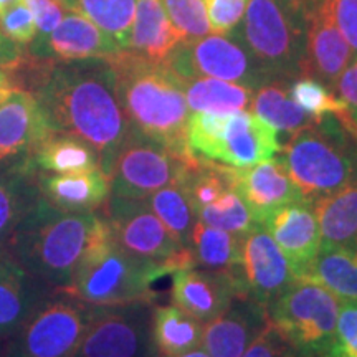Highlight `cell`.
I'll list each match as a JSON object with an SVG mask.
<instances>
[{"mask_svg":"<svg viewBox=\"0 0 357 357\" xmlns=\"http://www.w3.org/2000/svg\"><path fill=\"white\" fill-rule=\"evenodd\" d=\"M12 71L19 73L13 77L17 88L37 98L52 131L88 142L109 177L114 155L131 129L109 61H48L25 55Z\"/></svg>","mask_w":357,"mask_h":357,"instance_id":"obj_1","label":"cell"},{"mask_svg":"<svg viewBox=\"0 0 357 357\" xmlns=\"http://www.w3.org/2000/svg\"><path fill=\"white\" fill-rule=\"evenodd\" d=\"M129 126L184 158H195L187 142V106L182 79L166 63L129 50L108 58Z\"/></svg>","mask_w":357,"mask_h":357,"instance_id":"obj_2","label":"cell"},{"mask_svg":"<svg viewBox=\"0 0 357 357\" xmlns=\"http://www.w3.org/2000/svg\"><path fill=\"white\" fill-rule=\"evenodd\" d=\"M102 217V211H61L40 195L13 231L8 255L47 287L61 291Z\"/></svg>","mask_w":357,"mask_h":357,"instance_id":"obj_3","label":"cell"},{"mask_svg":"<svg viewBox=\"0 0 357 357\" xmlns=\"http://www.w3.org/2000/svg\"><path fill=\"white\" fill-rule=\"evenodd\" d=\"M172 273L171 266L142 260L126 252L116 242L108 220L102 217L61 293L91 306L154 300L155 294L151 291L154 281Z\"/></svg>","mask_w":357,"mask_h":357,"instance_id":"obj_4","label":"cell"},{"mask_svg":"<svg viewBox=\"0 0 357 357\" xmlns=\"http://www.w3.org/2000/svg\"><path fill=\"white\" fill-rule=\"evenodd\" d=\"M288 174L306 202H316L357 177V141L328 114L281 144Z\"/></svg>","mask_w":357,"mask_h":357,"instance_id":"obj_5","label":"cell"},{"mask_svg":"<svg viewBox=\"0 0 357 357\" xmlns=\"http://www.w3.org/2000/svg\"><path fill=\"white\" fill-rule=\"evenodd\" d=\"M187 142L195 158L236 169L255 166L281 153L278 131L252 111L192 113Z\"/></svg>","mask_w":357,"mask_h":357,"instance_id":"obj_6","label":"cell"},{"mask_svg":"<svg viewBox=\"0 0 357 357\" xmlns=\"http://www.w3.org/2000/svg\"><path fill=\"white\" fill-rule=\"evenodd\" d=\"M231 35L270 79L293 82L303 75V22L294 19L281 0H250L242 26Z\"/></svg>","mask_w":357,"mask_h":357,"instance_id":"obj_7","label":"cell"},{"mask_svg":"<svg viewBox=\"0 0 357 357\" xmlns=\"http://www.w3.org/2000/svg\"><path fill=\"white\" fill-rule=\"evenodd\" d=\"M341 300L312 280L298 278L268 307V319L300 357H324L331 349Z\"/></svg>","mask_w":357,"mask_h":357,"instance_id":"obj_8","label":"cell"},{"mask_svg":"<svg viewBox=\"0 0 357 357\" xmlns=\"http://www.w3.org/2000/svg\"><path fill=\"white\" fill-rule=\"evenodd\" d=\"M197 159L174 153L131 128L111 166V195L146 199L162 187L184 181Z\"/></svg>","mask_w":357,"mask_h":357,"instance_id":"obj_9","label":"cell"},{"mask_svg":"<svg viewBox=\"0 0 357 357\" xmlns=\"http://www.w3.org/2000/svg\"><path fill=\"white\" fill-rule=\"evenodd\" d=\"M154 300L93 306L73 357H160L154 341Z\"/></svg>","mask_w":357,"mask_h":357,"instance_id":"obj_10","label":"cell"},{"mask_svg":"<svg viewBox=\"0 0 357 357\" xmlns=\"http://www.w3.org/2000/svg\"><path fill=\"white\" fill-rule=\"evenodd\" d=\"M93 306L56 291L7 339L3 357H73Z\"/></svg>","mask_w":357,"mask_h":357,"instance_id":"obj_11","label":"cell"},{"mask_svg":"<svg viewBox=\"0 0 357 357\" xmlns=\"http://www.w3.org/2000/svg\"><path fill=\"white\" fill-rule=\"evenodd\" d=\"M101 211L116 242L131 255L171 266L174 273L197 266L190 250L174 238L144 200L109 195Z\"/></svg>","mask_w":357,"mask_h":357,"instance_id":"obj_12","label":"cell"},{"mask_svg":"<svg viewBox=\"0 0 357 357\" xmlns=\"http://www.w3.org/2000/svg\"><path fill=\"white\" fill-rule=\"evenodd\" d=\"M162 63L182 79L208 77L243 84L253 91L271 82L234 35L211 33L194 42H182Z\"/></svg>","mask_w":357,"mask_h":357,"instance_id":"obj_13","label":"cell"},{"mask_svg":"<svg viewBox=\"0 0 357 357\" xmlns=\"http://www.w3.org/2000/svg\"><path fill=\"white\" fill-rule=\"evenodd\" d=\"M303 75L319 79L334 93L339 77L354 60V53L337 29L329 0H311L303 17Z\"/></svg>","mask_w":357,"mask_h":357,"instance_id":"obj_14","label":"cell"},{"mask_svg":"<svg viewBox=\"0 0 357 357\" xmlns=\"http://www.w3.org/2000/svg\"><path fill=\"white\" fill-rule=\"evenodd\" d=\"M52 132L37 98L24 88L10 89L0 101V169L32 160Z\"/></svg>","mask_w":357,"mask_h":357,"instance_id":"obj_15","label":"cell"},{"mask_svg":"<svg viewBox=\"0 0 357 357\" xmlns=\"http://www.w3.org/2000/svg\"><path fill=\"white\" fill-rule=\"evenodd\" d=\"M172 275V303L200 323H207L225 311L234 298L248 294L242 266L234 270H200L195 266Z\"/></svg>","mask_w":357,"mask_h":357,"instance_id":"obj_16","label":"cell"},{"mask_svg":"<svg viewBox=\"0 0 357 357\" xmlns=\"http://www.w3.org/2000/svg\"><path fill=\"white\" fill-rule=\"evenodd\" d=\"M242 273L250 296L266 310L298 280L287 255L261 223L243 236Z\"/></svg>","mask_w":357,"mask_h":357,"instance_id":"obj_17","label":"cell"},{"mask_svg":"<svg viewBox=\"0 0 357 357\" xmlns=\"http://www.w3.org/2000/svg\"><path fill=\"white\" fill-rule=\"evenodd\" d=\"M119 52L121 48L109 35L77 10H66L47 40L26 48L30 58L48 61L108 60Z\"/></svg>","mask_w":357,"mask_h":357,"instance_id":"obj_18","label":"cell"},{"mask_svg":"<svg viewBox=\"0 0 357 357\" xmlns=\"http://www.w3.org/2000/svg\"><path fill=\"white\" fill-rule=\"evenodd\" d=\"M266 324V307L250 294H240L225 311L204 323L202 347L211 357H242Z\"/></svg>","mask_w":357,"mask_h":357,"instance_id":"obj_19","label":"cell"},{"mask_svg":"<svg viewBox=\"0 0 357 357\" xmlns=\"http://www.w3.org/2000/svg\"><path fill=\"white\" fill-rule=\"evenodd\" d=\"M231 181L234 189L260 223L276 208L305 200L289 177L281 155H273L255 166L231 167Z\"/></svg>","mask_w":357,"mask_h":357,"instance_id":"obj_20","label":"cell"},{"mask_svg":"<svg viewBox=\"0 0 357 357\" xmlns=\"http://www.w3.org/2000/svg\"><path fill=\"white\" fill-rule=\"evenodd\" d=\"M261 225L273 236L291 263L294 273L301 278L321 250L319 227L312 204L300 200L283 205L271 212Z\"/></svg>","mask_w":357,"mask_h":357,"instance_id":"obj_21","label":"cell"},{"mask_svg":"<svg viewBox=\"0 0 357 357\" xmlns=\"http://www.w3.org/2000/svg\"><path fill=\"white\" fill-rule=\"evenodd\" d=\"M55 293L8 253L0 257V337H12Z\"/></svg>","mask_w":357,"mask_h":357,"instance_id":"obj_22","label":"cell"},{"mask_svg":"<svg viewBox=\"0 0 357 357\" xmlns=\"http://www.w3.org/2000/svg\"><path fill=\"white\" fill-rule=\"evenodd\" d=\"M38 189L52 205L68 212L101 211L111 195L109 177L101 167L75 174L38 171Z\"/></svg>","mask_w":357,"mask_h":357,"instance_id":"obj_23","label":"cell"},{"mask_svg":"<svg viewBox=\"0 0 357 357\" xmlns=\"http://www.w3.org/2000/svg\"><path fill=\"white\" fill-rule=\"evenodd\" d=\"M40 195L38 169L32 160L0 169V257L8 253L13 231Z\"/></svg>","mask_w":357,"mask_h":357,"instance_id":"obj_24","label":"cell"},{"mask_svg":"<svg viewBox=\"0 0 357 357\" xmlns=\"http://www.w3.org/2000/svg\"><path fill=\"white\" fill-rule=\"evenodd\" d=\"M181 43L182 37L169 19L164 0H136L129 52L162 63Z\"/></svg>","mask_w":357,"mask_h":357,"instance_id":"obj_25","label":"cell"},{"mask_svg":"<svg viewBox=\"0 0 357 357\" xmlns=\"http://www.w3.org/2000/svg\"><path fill=\"white\" fill-rule=\"evenodd\" d=\"M321 248L357 245V177L341 189L312 202Z\"/></svg>","mask_w":357,"mask_h":357,"instance_id":"obj_26","label":"cell"},{"mask_svg":"<svg viewBox=\"0 0 357 357\" xmlns=\"http://www.w3.org/2000/svg\"><path fill=\"white\" fill-rule=\"evenodd\" d=\"M289 84L291 82L288 79L266 82L255 89L252 102H250V109L253 114L273 126L278 134L283 132L287 137L316 121L293 101L289 95Z\"/></svg>","mask_w":357,"mask_h":357,"instance_id":"obj_27","label":"cell"},{"mask_svg":"<svg viewBox=\"0 0 357 357\" xmlns=\"http://www.w3.org/2000/svg\"><path fill=\"white\" fill-rule=\"evenodd\" d=\"M182 79V78H181ZM187 106L194 113L230 114L247 111L253 98V89L223 79L197 77L182 79Z\"/></svg>","mask_w":357,"mask_h":357,"instance_id":"obj_28","label":"cell"},{"mask_svg":"<svg viewBox=\"0 0 357 357\" xmlns=\"http://www.w3.org/2000/svg\"><path fill=\"white\" fill-rule=\"evenodd\" d=\"M38 171L52 174L86 172L101 167L100 155L88 142L70 134L52 132L32 155Z\"/></svg>","mask_w":357,"mask_h":357,"instance_id":"obj_29","label":"cell"},{"mask_svg":"<svg viewBox=\"0 0 357 357\" xmlns=\"http://www.w3.org/2000/svg\"><path fill=\"white\" fill-rule=\"evenodd\" d=\"M329 289L342 301H357V245L321 248L301 276Z\"/></svg>","mask_w":357,"mask_h":357,"instance_id":"obj_30","label":"cell"},{"mask_svg":"<svg viewBox=\"0 0 357 357\" xmlns=\"http://www.w3.org/2000/svg\"><path fill=\"white\" fill-rule=\"evenodd\" d=\"M204 323L174 305L154 306L153 331L159 354L174 357L202 346Z\"/></svg>","mask_w":357,"mask_h":357,"instance_id":"obj_31","label":"cell"},{"mask_svg":"<svg viewBox=\"0 0 357 357\" xmlns=\"http://www.w3.org/2000/svg\"><path fill=\"white\" fill-rule=\"evenodd\" d=\"M243 236L215 229L197 220L192 229L189 250L195 265L204 270H234L242 266Z\"/></svg>","mask_w":357,"mask_h":357,"instance_id":"obj_32","label":"cell"},{"mask_svg":"<svg viewBox=\"0 0 357 357\" xmlns=\"http://www.w3.org/2000/svg\"><path fill=\"white\" fill-rule=\"evenodd\" d=\"M185 178L176 184L162 187L142 200L166 225L174 238L184 248H189L190 234L197 222V215H195L194 205H192L189 190H187Z\"/></svg>","mask_w":357,"mask_h":357,"instance_id":"obj_33","label":"cell"},{"mask_svg":"<svg viewBox=\"0 0 357 357\" xmlns=\"http://www.w3.org/2000/svg\"><path fill=\"white\" fill-rule=\"evenodd\" d=\"M73 10L83 13L100 26L121 50H128L136 15V0H75Z\"/></svg>","mask_w":357,"mask_h":357,"instance_id":"obj_34","label":"cell"},{"mask_svg":"<svg viewBox=\"0 0 357 357\" xmlns=\"http://www.w3.org/2000/svg\"><path fill=\"white\" fill-rule=\"evenodd\" d=\"M195 215L207 225L238 236H245L260 223L235 189L227 190L213 204L197 208Z\"/></svg>","mask_w":357,"mask_h":357,"instance_id":"obj_35","label":"cell"},{"mask_svg":"<svg viewBox=\"0 0 357 357\" xmlns=\"http://www.w3.org/2000/svg\"><path fill=\"white\" fill-rule=\"evenodd\" d=\"M289 95L303 111H306L314 119L328 114L339 118L346 111V105L342 100H339L326 84L310 75H301V77L294 78L289 84Z\"/></svg>","mask_w":357,"mask_h":357,"instance_id":"obj_36","label":"cell"},{"mask_svg":"<svg viewBox=\"0 0 357 357\" xmlns=\"http://www.w3.org/2000/svg\"><path fill=\"white\" fill-rule=\"evenodd\" d=\"M164 7L182 42H194L213 33L204 0H164Z\"/></svg>","mask_w":357,"mask_h":357,"instance_id":"obj_37","label":"cell"},{"mask_svg":"<svg viewBox=\"0 0 357 357\" xmlns=\"http://www.w3.org/2000/svg\"><path fill=\"white\" fill-rule=\"evenodd\" d=\"M0 33L19 47H29L33 42L37 25L24 0L0 13Z\"/></svg>","mask_w":357,"mask_h":357,"instance_id":"obj_38","label":"cell"},{"mask_svg":"<svg viewBox=\"0 0 357 357\" xmlns=\"http://www.w3.org/2000/svg\"><path fill=\"white\" fill-rule=\"evenodd\" d=\"M324 357H357V301H342L336 336Z\"/></svg>","mask_w":357,"mask_h":357,"instance_id":"obj_39","label":"cell"},{"mask_svg":"<svg viewBox=\"0 0 357 357\" xmlns=\"http://www.w3.org/2000/svg\"><path fill=\"white\" fill-rule=\"evenodd\" d=\"M213 33L231 35L238 29L250 0H204Z\"/></svg>","mask_w":357,"mask_h":357,"instance_id":"obj_40","label":"cell"},{"mask_svg":"<svg viewBox=\"0 0 357 357\" xmlns=\"http://www.w3.org/2000/svg\"><path fill=\"white\" fill-rule=\"evenodd\" d=\"M334 91L339 100H342L346 105V111L337 118L339 123L357 141V58L342 71Z\"/></svg>","mask_w":357,"mask_h":357,"instance_id":"obj_41","label":"cell"},{"mask_svg":"<svg viewBox=\"0 0 357 357\" xmlns=\"http://www.w3.org/2000/svg\"><path fill=\"white\" fill-rule=\"evenodd\" d=\"M242 357H300L287 337L268 319L263 331L253 339Z\"/></svg>","mask_w":357,"mask_h":357,"instance_id":"obj_42","label":"cell"},{"mask_svg":"<svg viewBox=\"0 0 357 357\" xmlns=\"http://www.w3.org/2000/svg\"><path fill=\"white\" fill-rule=\"evenodd\" d=\"M24 2L32 12L35 25H37V35H35L33 42L30 45H38L43 40H47L48 35L56 29L58 24L63 19L65 12L68 10L58 0H24Z\"/></svg>","mask_w":357,"mask_h":357,"instance_id":"obj_43","label":"cell"},{"mask_svg":"<svg viewBox=\"0 0 357 357\" xmlns=\"http://www.w3.org/2000/svg\"><path fill=\"white\" fill-rule=\"evenodd\" d=\"M337 29L357 58V0H329Z\"/></svg>","mask_w":357,"mask_h":357,"instance_id":"obj_44","label":"cell"},{"mask_svg":"<svg viewBox=\"0 0 357 357\" xmlns=\"http://www.w3.org/2000/svg\"><path fill=\"white\" fill-rule=\"evenodd\" d=\"M24 48L0 33V68L15 70L25 60Z\"/></svg>","mask_w":357,"mask_h":357,"instance_id":"obj_45","label":"cell"},{"mask_svg":"<svg viewBox=\"0 0 357 357\" xmlns=\"http://www.w3.org/2000/svg\"><path fill=\"white\" fill-rule=\"evenodd\" d=\"M281 3H283L284 8L291 13L294 19L303 22V17H305V12L311 3V0H281Z\"/></svg>","mask_w":357,"mask_h":357,"instance_id":"obj_46","label":"cell"},{"mask_svg":"<svg viewBox=\"0 0 357 357\" xmlns=\"http://www.w3.org/2000/svg\"><path fill=\"white\" fill-rule=\"evenodd\" d=\"M17 88L15 78H13V71L7 68H0V93L10 91Z\"/></svg>","mask_w":357,"mask_h":357,"instance_id":"obj_47","label":"cell"},{"mask_svg":"<svg viewBox=\"0 0 357 357\" xmlns=\"http://www.w3.org/2000/svg\"><path fill=\"white\" fill-rule=\"evenodd\" d=\"M174 357H211V354H208V352L205 351L202 346H200V347H195V349L182 352V354L174 356Z\"/></svg>","mask_w":357,"mask_h":357,"instance_id":"obj_48","label":"cell"},{"mask_svg":"<svg viewBox=\"0 0 357 357\" xmlns=\"http://www.w3.org/2000/svg\"><path fill=\"white\" fill-rule=\"evenodd\" d=\"M22 2V0H0V13H2L3 10H7L8 7L15 6V3Z\"/></svg>","mask_w":357,"mask_h":357,"instance_id":"obj_49","label":"cell"},{"mask_svg":"<svg viewBox=\"0 0 357 357\" xmlns=\"http://www.w3.org/2000/svg\"><path fill=\"white\" fill-rule=\"evenodd\" d=\"M6 346H7V339L0 337V357H3V352H6Z\"/></svg>","mask_w":357,"mask_h":357,"instance_id":"obj_50","label":"cell"},{"mask_svg":"<svg viewBox=\"0 0 357 357\" xmlns=\"http://www.w3.org/2000/svg\"><path fill=\"white\" fill-rule=\"evenodd\" d=\"M58 2L63 3V6L68 8V10H73V2H75V0H58Z\"/></svg>","mask_w":357,"mask_h":357,"instance_id":"obj_51","label":"cell"},{"mask_svg":"<svg viewBox=\"0 0 357 357\" xmlns=\"http://www.w3.org/2000/svg\"><path fill=\"white\" fill-rule=\"evenodd\" d=\"M7 93H8V91H6V93H0V101H2V100H3V98H6V95H7Z\"/></svg>","mask_w":357,"mask_h":357,"instance_id":"obj_52","label":"cell"},{"mask_svg":"<svg viewBox=\"0 0 357 357\" xmlns=\"http://www.w3.org/2000/svg\"><path fill=\"white\" fill-rule=\"evenodd\" d=\"M160 357H166V356H160Z\"/></svg>","mask_w":357,"mask_h":357,"instance_id":"obj_53","label":"cell"}]
</instances>
